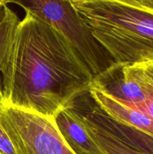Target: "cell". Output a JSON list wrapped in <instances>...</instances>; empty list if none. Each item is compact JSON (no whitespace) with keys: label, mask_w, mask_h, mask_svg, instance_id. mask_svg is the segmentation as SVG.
I'll use <instances>...</instances> for the list:
<instances>
[{"label":"cell","mask_w":153,"mask_h":154,"mask_svg":"<svg viewBox=\"0 0 153 154\" xmlns=\"http://www.w3.org/2000/svg\"><path fill=\"white\" fill-rule=\"evenodd\" d=\"M20 22L14 11L8 5L3 6L0 11V72Z\"/></svg>","instance_id":"11"},{"label":"cell","mask_w":153,"mask_h":154,"mask_svg":"<svg viewBox=\"0 0 153 154\" xmlns=\"http://www.w3.org/2000/svg\"><path fill=\"white\" fill-rule=\"evenodd\" d=\"M1 75L6 105L48 117L74 108L94 78L67 38L28 12L16 28Z\"/></svg>","instance_id":"1"},{"label":"cell","mask_w":153,"mask_h":154,"mask_svg":"<svg viewBox=\"0 0 153 154\" xmlns=\"http://www.w3.org/2000/svg\"><path fill=\"white\" fill-rule=\"evenodd\" d=\"M6 105L5 99H4V94L2 90V75L0 72V111L2 110Z\"/></svg>","instance_id":"14"},{"label":"cell","mask_w":153,"mask_h":154,"mask_svg":"<svg viewBox=\"0 0 153 154\" xmlns=\"http://www.w3.org/2000/svg\"><path fill=\"white\" fill-rule=\"evenodd\" d=\"M61 33L95 77L113 63L94 39L71 0H9Z\"/></svg>","instance_id":"3"},{"label":"cell","mask_w":153,"mask_h":154,"mask_svg":"<svg viewBox=\"0 0 153 154\" xmlns=\"http://www.w3.org/2000/svg\"><path fill=\"white\" fill-rule=\"evenodd\" d=\"M88 93L96 105L111 119L153 136L152 119L94 86H90Z\"/></svg>","instance_id":"6"},{"label":"cell","mask_w":153,"mask_h":154,"mask_svg":"<svg viewBox=\"0 0 153 154\" xmlns=\"http://www.w3.org/2000/svg\"><path fill=\"white\" fill-rule=\"evenodd\" d=\"M2 7H3V6H0V11L2 10Z\"/></svg>","instance_id":"16"},{"label":"cell","mask_w":153,"mask_h":154,"mask_svg":"<svg viewBox=\"0 0 153 154\" xmlns=\"http://www.w3.org/2000/svg\"><path fill=\"white\" fill-rule=\"evenodd\" d=\"M124 1L130 2L135 3V4L153 8V0H124Z\"/></svg>","instance_id":"13"},{"label":"cell","mask_w":153,"mask_h":154,"mask_svg":"<svg viewBox=\"0 0 153 154\" xmlns=\"http://www.w3.org/2000/svg\"><path fill=\"white\" fill-rule=\"evenodd\" d=\"M115 63L153 61V8L124 0H71Z\"/></svg>","instance_id":"2"},{"label":"cell","mask_w":153,"mask_h":154,"mask_svg":"<svg viewBox=\"0 0 153 154\" xmlns=\"http://www.w3.org/2000/svg\"><path fill=\"white\" fill-rule=\"evenodd\" d=\"M54 118L63 138L76 154H105L88 134L84 116L74 108L62 110Z\"/></svg>","instance_id":"7"},{"label":"cell","mask_w":153,"mask_h":154,"mask_svg":"<svg viewBox=\"0 0 153 154\" xmlns=\"http://www.w3.org/2000/svg\"><path fill=\"white\" fill-rule=\"evenodd\" d=\"M9 2V0H0V6L7 5Z\"/></svg>","instance_id":"15"},{"label":"cell","mask_w":153,"mask_h":154,"mask_svg":"<svg viewBox=\"0 0 153 154\" xmlns=\"http://www.w3.org/2000/svg\"><path fill=\"white\" fill-rule=\"evenodd\" d=\"M84 122L88 134L105 154H147L130 147L87 116Z\"/></svg>","instance_id":"9"},{"label":"cell","mask_w":153,"mask_h":154,"mask_svg":"<svg viewBox=\"0 0 153 154\" xmlns=\"http://www.w3.org/2000/svg\"><path fill=\"white\" fill-rule=\"evenodd\" d=\"M91 85L134 109L146 100L143 87L127 70L124 64L114 63L103 72L94 77Z\"/></svg>","instance_id":"5"},{"label":"cell","mask_w":153,"mask_h":154,"mask_svg":"<svg viewBox=\"0 0 153 154\" xmlns=\"http://www.w3.org/2000/svg\"><path fill=\"white\" fill-rule=\"evenodd\" d=\"M124 65L127 70L140 83L146 94V102L136 110L153 120V61L141 64Z\"/></svg>","instance_id":"10"},{"label":"cell","mask_w":153,"mask_h":154,"mask_svg":"<svg viewBox=\"0 0 153 154\" xmlns=\"http://www.w3.org/2000/svg\"><path fill=\"white\" fill-rule=\"evenodd\" d=\"M86 116L130 147L147 154H153V136L152 135L115 121L104 114L97 105Z\"/></svg>","instance_id":"8"},{"label":"cell","mask_w":153,"mask_h":154,"mask_svg":"<svg viewBox=\"0 0 153 154\" xmlns=\"http://www.w3.org/2000/svg\"><path fill=\"white\" fill-rule=\"evenodd\" d=\"M0 121L17 154H76L62 135L54 117L5 105Z\"/></svg>","instance_id":"4"},{"label":"cell","mask_w":153,"mask_h":154,"mask_svg":"<svg viewBox=\"0 0 153 154\" xmlns=\"http://www.w3.org/2000/svg\"><path fill=\"white\" fill-rule=\"evenodd\" d=\"M0 154H17L8 133L0 121Z\"/></svg>","instance_id":"12"}]
</instances>
